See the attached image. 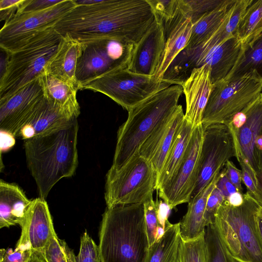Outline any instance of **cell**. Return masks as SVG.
I'll use <instances>...</instances> for the list:
<instances>
[{
  "label": "cell",
  "mask_w": 262,
  "mask_h": 262,
  "mask_svg": "<svg viewBox=\"0 0 262 262\" xmlns=\"http://www.w3.org/2000/svg\"><path fill=\"white\" fill-rule=\"evenodd\" d=\"M203 127L199 176L190 199L196 196L211 181L230 158L236 157L234 139L227 125L215 123Z\"/></svg>",
  "instance_id": "13"
},
{
  "label": "cell",
  "mask_w": 262,
  "mask_h": 262,
  "mask_svg": "<svg viewBox=\"0 0 262 262\" xmlns=\"http://www.w3.org/2000/svg\"><path fill=\"white\" fill-rule=\"evenodd\" d=\"M98 247L100 262H146L149 243L144 205L107 207Z\"/></svg>",
  "instance_id": "3"
},
{
  "label": "cell",
  "mask_w": 262,
  "mask_h": 262,
  "mask_svg": "<svg viewBox=\"0 0 262 262\" xmlns=\"http://www.w3.org/2000/svg\"><path fill=\"white\" fill-rule=\"evenodd\" d=\"M63 0H25L24 3L19 8L16 15L22 13L42 11L52 7L60 3Z\"/></svg>",
  "instance_id": "43"
},
{
  "label": "cell",
  "mask_w": 262,
  "mask_h": 262,
  "mask_svg": "<svg viewBox=\"0 0 262 262\" xmlns=\"http://www.w3.org/2000/svg\"><path fill=\"white\" fill-rule=\"evenodd\" d=\"M195 126L184 118L183 123L176 135L163 168L158 177V190L174 176L187 154Z\"/></svg>",
  "instance_id": "25"
},
{
  "label": "cell",
  "mask_w": 262,
  "mask_h": 262,
  "mask_svg": "<svg viewBox=\"0 0 262 262\" xmlns=\"http://www.w3.org/2000/svg\"><path fill=\"white\" fill-rule=\"evenodd\" d=\"M192 25L191 18L179 6V10L176 16L164 27L166 37L165 47L155 75L156 78L162 79L164 74L173 60L185 48L190 37Z\"/></svg>",
  "instance_id": "20"
},
{
  "label": "cell",
  "mask_w": 262,
  "mask_h": 262,
  "mask_svg": "<svg viewBox=\"0 0 262 262\" xmlns=\"http://www.w3.org/2000/svg\"><path fill=\"white\" fill-rule=\"evenodd\" d=\"M78 131L75 118L57 129L25 140L27 166L40 198L46 199L59 180L75 173L78 164Z\"/></svg>",
  "instance_id": "2"
},
{
  "label": "cell",
  "mask_w": 262,
  "mask_h": 262,
  "mask_svg": "<svg viewBox=\"0 0 262 262\" xmlns=\"http://www.w3.org/2000/svg\"><path fill=\"white\" fill-rule=\"evenodd\" d=\"M185 117L182 107L179 105L174 112L158 126L140 147L139 154L150 161L156 149L166 138L173 126Z\"/></svg>",
  "instance_id": "32"
},
{
  "label": "cell",
  "mask_w": 262,
  "mask_h": 262,
  "mask_svg": "<svg viewBox=\"0 0 262 262\" xmlns=\"http://www.w3.org/2000/svg\"><path fill=\"white\" fill-rule=\"evenodd\" d=\"M165 43L163 25L155 19L140 40L135 45L128 70L140 75L155 76L161 61Z\"/></svg>",
  "instance_id": "17"
},
{
  "label": "cell",
  "mask_w": 262,
  "mask_h": 262,
  "mask_svg": "<svg viewBox=\"0 0 262 262\" xmlns=\"http://www.w3.org/2000/svg\"><path fill=\"white\" fill-rule=\"evenodd\" d=\"M224 200L223 195L215 186L207 201L204 215L206 226L215 223L218 210Z\"/></svg>",
  "instance_id": "41"
},
{
  "label": "cell",
  "mask_w": 262,
  "mask_h": 262,
  "mask_svg": "<svg viewBox=\"0 0 262 262\" xmlns=\"http://www.w3.org/2000/svg\"><path fill=\"white\" fill-rule=\"evenodd\" d=\"M181 85L186 99L185 118L198 126L202 124L203 112L213 87L210 68L204 65L194 69Z\"/></svg>",
  "instance_id": "18"
},
{
  "label": "cell",
  "mask_w": 262,
  "mask_h": 262,
  "mask_svg": "<svg viewBox=\"0 0 262 262\" xmlns=\"http://www.w3.org/2000/svg\"><path fill=\"white\" fill-rule=\"evenodd\" d=\"M180 262H205L204 234L193 240L182 239Z\"/></svg>",
  "instance_id": "36"
},
{
  "label": "cell",
  "mask_w": 262,
  "mask_h": 262,
  "mask_svg": "<svg viewBox=\"0 0 262 262\" xmlns=\"http://www.w3.org/2000/svg\"><path fill=\"white\" fill-rule=\"evenodd\" d=\"M165 232V229L160 225L158 227L156 235V241L158 240L162 237Z\"/></svg>",
  "instance_id": "52"
},
{
  "label": "cell",
  "mask_w": 262,
  "mask_h": 262,
  "mask_svg": "<svg viewBox=\"0 0 262 262\" xmlns=\"http://www.w3.org/2000/svg\"><path fill=\"white\" fill-rule=\"evenodd\" d=\"M262 34V0L253 1L239 24L237 37L242 47L249 45Z\"/></svg>",
  "instance_id": "30"
},
{
  "label": "cell",
  "mask_w": 262,
  "mask_h": 262,
  "mask_svg": "<svg viewBox=\"0 0 262 262\" xmlns=\"http://www.w3.org/2000/svg\"><path fill=\"white\" fill-rule=\"evenodd\" d=\"M181 85L174 84L151 95L128 111L126 121L117 132L111 168L125 165L136 154L156 128L176 110L182 94Z\"/></svg>",
  "instance_id": "4"
},
{
  "label": "cell",
  "mask_w": 262,
  "mask_h": 262,
  "mask_svg": "<svg viewBox=\"0 0 262 262\" xmlns=\"http://www.w3.org/2000/svg\"><path fill=\"white\" fill-rule=\"evenodd\" d=\"M40 79L48 102L69 116L77 118L80 112L77 86L46 72Z\"/></svg>",
  "instance_id": "23"
},
{
  "label": "cell",
  "mask_w": 262,
  "mask_h": 262,
  "mask_svg": "<svg viewBox=\"0 0 262 262\" xmlns=\"http://www.w3.org/2000/svg\"><path fill=\"white\" fill-rule=\"evenodd\" d=\"M170 210L164 202V203H159L158 210L159 222L160 225L165 229L170 224L168 221V216Z\"/></svg>",
  "instance_id": "47"
},
{
  "label": "cell",
  "mask_w": 262,
  "mask_h": 262,
  "mask_svg": "<svg viewBox=\"0 0 262 262\" xmlns=\"http://www.w3.org/2000/svg\"><path fill=\"white\" fill-rule=\"evenodd\" d=\"M75 74L78 89L93 79L116 70L127 68L135 44L115 38L83 42Z\"/></svg>",
  "instance_id": "11"
},
{
  "label": "cell",
  "mask_w": 262,
  "mask_h": 262,
  "mask_svg": "<svg viewBox=\"0 0 262 262\" xmlns=\"http://www.w3.org/2000/svg\"><path fill=\"white\" fill-rule=\"evenodd\" d=\"M63 37L54 28L41 31L7 55L0 77V100L39 78L59 49Z\"/></svg>",
  "instance_id": "6"
},
{
  "label": "cell",
  "mask_w": 262,
  "mask_h": 262,
  "mask_svg": "<svg viewBox=\"0 0 262 262\" xmlns=\"http://www.w3.org/2000/svg\"><path fill=\"white\" fill-rule=\"evenodd\" d=\"M155 19L147 0H102L77 5L54 28L62 36L81 43L115 38L135 45Z\"/></svg>",
  "instance_id": "1"
},
{
  "label": "cell",
  "mask_w": 262,
  "mask_h": 262,
  "mask_svg": "<svg viewBox=\"0 0 262 262\" xmlns=\"http://www.w3.org/2000/svg\"><path fill=\"white\" fill-rule=\"evenodd\" d=\"M56 233L48 205L40 197L32 200L19 240L29 242L33 250L42 251Z\"/></svg>",
  "instance_id": "19"
},
{
  "label": "cell",
  "mask_w": 262,
  "mask_h": 262,
  "mask_svg": "<svg viewBox=\"0 0 262 262\" xmlns=\"http://www.w3.org/2000/svg\"><path fill=\"white\" fill-rule=\"evenodd\" d=\"M40 77L12 95L0 100V130L15 138L39 102L44 98Z\"/></svg>",
  "instance_id": "15"
},
{
  "label": "cell",
  "mask_w": 262,
  "mask_h": 262,
  "mask_svg": "<svg viewBox=\"0 0 262 262\" xmlns=\"http://www.w3.org/2000/svg\"><path fill=\"white\" fill-rule=\"evenodd\" d=\"M231 206L238 207L244 202V196L242 192L236 191L231 194L227 199L225 200Z\"/></svg>",
  "instance_id": "49"
},
{
  "label": "cell",
  "mask_w": 262,
  "mask_h": 262,
  "mask_svg": "<svg viewBox=\"0 0 262 262\" xmlns=\"http://www.w3.org/2000/svg\"><path fill=\"white\" fill-rule=\"evenodd\" d=\"M29 262H47V261L42 251L33 250Z\"/></svg>",
  "instance_id": "51"
},
{
  "label": "cell",
  "mask_w": 262,
  "mask_h": 262,
  "mask_svg": "<svg viewBox=\"0 0 262 262\" xmlns=\"http://www.w3.org/2000/svg\"><path fill=\"white\" fill-rule=\"evenodd\" d=\"M246 120L238 128H230L234 139L236 158H241L248 165L256 185L259 169L255 144L262 135V93L244 109Z\"/></svg>",
  "instance_id": "16"
},
{
  "label": "cell",
  "mask_w": 262,
  "mask_h": 262,
  "mask_svg": "<svg viewBox=\"0 0 262 262\" xmlns=\"http://www.w3.org/2000/svg\"><path fill=\"white\" fill-rule=\"evenodd\" d=\"M256 71L262 77V34L248 46L242 48L238 59L224 79H230Z\"/></svg>",
  "instance_id": "31"
},
{
  "label": "cell",
  "mask_w": 262,
  "mask_h": 262,
  "mask_svg": "<svg viewBox=\"0 0 262 262\" xmlns=\"http://www.w3.org/2000/svg\"><path fill=\"white\" fill-rule=\"evenodd\" d=\"M234 1L225 0L219 7L193 24L190 37L185 49L195 48L209 39L223 22Z\"/></svg>",
  "instance_id": "28"
},
{
  "label": "cell",
  "mask_w": 262,
  "mask_h": 262,
  "mask_svg": "<svg viewBox=\"0 0 262 262\" xmlns=\"http://www.w3.org/2000/svg\"><path fill=\"white\" fill-rule=\"evenodd\" d=\"M66 242L53 234L45 247L43 252L47 262H69L66 251Z\"/></svg>",
  "instance_id": "38"
},
{
  "label": "cell",
  "mask_w": 262,
  "mask_h": 262,
  "mask_svg": "<svg viewBox=\"0 0 262 262\" xmlns=\"http://www.w3.org/2000/svg\"><path fill=\"white\" fill-rule=\"evenodd\" d=\"M216 187L222 193L225 200L227 199L231 194L237 191L236 188L227 178L224 168L219 173Z\"/></svg>",
  "instance_id": "46"
},
{
  "label": "cell",
  "mask_w": 262,
  "mask_h": 262,
  "mask_svg": "<svg viewBox=\"0 0 262 262\" xmlns=\"http://www.w3.org/2000/svg\"><path fill=\"white\" fill-rule=\"evenodd\" d=\"M220 172L196 196L188 202L186 213L179 222L180 235L183 241L195 239L204 234L207 201L216 186Z\"/></svg>",
  "instance_id": "24"
},
{
  "label": "cell",
  "mask_w": 262,
  "mask_h": 262,
  "mask_svg": "<svg viewBox=\"0 0 262 262\" xmlns=\"http://www.w3.org/2000/svg\"><path fill=\"white\" fill-rule=\"evenodd\" d=\"M171 85L155 76L138 74L126 68L89 81L80 90L101 93L128 111L151 95Z\"/></svg>",
  "instance_id": "10"
},
{
  "label": "cell",
  "mask_w": 262,
  "mask_h": 262,
  "mask_svg": "<svg viewBox=\"0 0 262 262\" xmlns=\"http://www.w3.org/2000/svg\"><path fill=\"white\" fill-rule=\"evenodd\" d=\"M74 0H63L47 9L22 13L5 23L0 31V47L10 53L36 34L54 28L70 11L76 6Z\"/></svg>",
  "instance_id": "12"
},
{
  "label": "cell",
  "mask_w": 262,
  "mask_h": 262,
  "mask_svg": "<svg viewBox=\"0 0 262 262\" xmlns=\"http://www.w3.org/2000/svg\"><path fill=\"white\" fill-rule=\"evenodd\" d=\"M180 223L170 224L163 236L149 246L146 262H180Z\"/></svg>",
  "instance_id": "27"
},
{
  "label": "cell",
  "mask_w": 262,
  "mask_h": 262,
  "mask_svg": "<svg viewBox=\"0 0 262 262\" xmlns=\"http://www.w3.org/2000/svg\"><path fill=\"white\" fill-rule=\"evenodd\" d=\"M204 238L205 262H238L228 250L215 223L205 227Z\"/></svg>",
  "instance_id": "33"
},
{
  "label": "cell",
  "mask_w": 262,
  "mask_h": 262,
  "mask_svg": "<svg viewBox=\"0 0 262 262\" xmlns=\"http://www.w3.org/2000/svg\"><path fill=\"white\" fill-rule=\"evenodd\" d=\"M50 104L46 98L39 102L17 138L27 140L46 134L69 124L74 119Z\"/></svg>",
  "instance_id": "21"
},
{
  "label": "cell",
  "mask_w": 262,
  "mask_h": 262,
  "mask_svg": "<svg viewBox=\"0 0 262 262\" xmlns=\"http://www.w3.org/2000/svg\"><path fill=\"white\" fill-rule=\"evenodd\" d=\"M242 48L236 35L209 48L200 45L191 49H184L173 60L163 78L171 84L181 85L194 69L207 65L214 84L224 80L232 70Z\"/></svg>",
  "instance_id": "8"
},
{
  "label": "cell",
  "mask_w": 262,
  "mask_h": 262,
  "mask_svg": "<svg viewBox=\"0 0 262 262\" xmlns=\"http://www.w3.org/2000/svg\"><path fill=\"white\" fill-rule=\"evenodd\" d=\"M150 6L155 20L161 22L163 27L169 24L179 10V0H147Z\"/></svg>",
  "instance_id": "37"
},
{
  "label": "cell",
  "mask_w": 262,
  "mask_h": 262,
  "mask_svg": "<svg viewBox=\"0 0 262 262\" xmlns=\"http://www.w3.org/2000/svg\"><path fill=\"white\" fill-rule=\"evenodd\" d=\"M225 170L227 178L230 182L234 186L237 191L242 192V172L238 169L234 163L229 160L225 165Z\"/></svg>",
  "instance_id": "45"
},
{
  "label": "cell",
  "mask_w": 262,
  "mask_h": 262,
  "mask_svg": "<svg viewBox=\"0 0 262 262\" xmlns=\"http://www.w3.org/2000/svg\"><path fill=\"white\" fill-rule=\"evenodd\" d=\"M15 137L4 131H1V150L6 151L12 148L15 143Z\"/></svg>",
  "instance_id": "48"
},
{
  "label": "cell",
  "mask_w": 262,
  "mask_h": 262,
  "mask_svg": "<svg viewBox=\"0 0 262 262\" xmlns=\"http://www.w3.org/2000/svg\"><path fill=\"white\" fill-rule=\"evenodd\" d=\"M32 203L17 185L0 182V228L16 225L21 228L26 222Z\"/></svg>",
  "instance_id": "22"
},
{
  "label": "cell",
  "mask_w": 262,
  "mask_h": 262,
  "mask_svg": "<svg viewBox=\"0 0 262 262\" xmlns=\"http://www.w3.org/2000/svg\"><path fill=\"white\" fill-rule=\"evenodd\" d=\"M261 93L262 77L256 71L213 84L203 112L202 125L228 124Z\"/></svg>",
  "instance_id": "9"
},
{
  "label": "cell",
  "mask_w": 262,
  "mask_h": 262,
  "mask_svg": "<svg viewBox=\"0 0 262 262\" xmlns=\"http://www.w3.org/2000/svg\"><path fill=\"white\" fill-rule=\"evenodd\" d=\"M239 206L233 207L224 200L215 224L232 256L238 262H262V239L258 216L262 208L248 192Z\"/></svg>",
  "instance_id": "5"
},
{
  "label": "cell",
  "mask_w": 262,
  "mask_h": 262,
  "mask_svg": "<svg viewBox=\"0 0 262 262\" xmlns=\"http://www.w3.org/2000/svg\"><path fill=\"white\" fill-rule=\"evenodd\" d=\"M63 37L62 42L56 54L48 63L46 72L73 83L78 88L75 74L82 44L68 36Z\"/></svg>",
  "instance_id": "26"
},
{
  "label": "cell",
  "mask_w": 262,
  "mask_h": 262,
  "mask_svg": "<svg viewBox=\"0 0 262 262\" xmlns=\"http://www.w3.org/2000/svg\"><path fill=\"white\" fill-rule=\"evenodd\" d=\"M242 172V181L246 185L247 191L258 202L262 208V201L248 165L241 158H237Z\"/></svg>",
  "instance_id": "42"
},
{
  "label": "cell",
  "mask_w": 262,
  "mask_h": 262,
  "mask_svg": "<svg viewBox=\"0 0 262 262\" xmlns=\"http://www.w3.org/2000/svg\"><path fill=\"white\" fill-rule=\"evenodd\" d=\"M259 171L256 177V187L262 201V151L258 155Z\"/></svg>",
  "instance_id": "50"
},
{
  "label": "cell",
  "mask_w": 262,
  "mask_h": 262,
  "mask_svg": "<svg viewBox=\"0 0 262 262\" xmlns=\"http://www.w3.org/2000/svg\"><path fill=\"white\" fill-rule=\"evenodd\" d=\"M258 225L259 233L262 239V208L261 209L258 216Z\"/></svg>",
  "instance_id": "53"
},
{
  "label": "cell",
  "mask_w": 262,
  "mask_h": 262,
  "mask_svg": "<svg viewBox=\"0 0 262 262\" xmlns=\"http://www.w3.org/2000/svg\"><path fill=\"white\" fill-rule=\"evenodd\" d=\"M33 249L29 242L18 241L14 250L1 249L0 262H29Z\"/></svg>",
  "instance_id": "39"
},
{
  "label": "cell",
  "mask_w": 262,
  "mask_h": 262,
  "mask_svg": "<svg viewBox=\"0 0 262 262\" xmlns=\"http://www.w3.org/2000/svg\"><path fill=\"white\" fill-rule=\"evenodd\" d=\"M25 0H1L0 19L5 23L12 19L18 13Z\"/></svg>",
  "instance_id": "44"
},
{
  "label": "cell",
  "mask_w": 262,
  "mask_h": 262,
  "mask_svg": "<svg viewBox=\"0 0 262 262\" xmlns=\"http://www.w3.org/2000/svg\"><path fill=\"white\" fill-rule=\"evenodd\" d=\"M66 251L69 262H100L98 247L86 230L80 238L78 255H75L67 244L66 245Z\"/></svg>",
  "instance_id": "34"
},
{
  "label": "cell",
  "mask_w": 262,
  "mask_h": 262,
  "mask_svg": "<svg viewBox=\"0 0 262 262\" xmlns=\"http://www.w3.org/2000/svg\"><path fill=\"white\" fill-rule=\"evenodd\" d=\"M159 203L152 199L143 204L149 246L156 241L157 229L160 225L158 215Z\"/></svg>",
  "instance_id": "40"
},
{
  "label": "cell",
  "mask_w": 262,
  "mask_h": 262,
  "mask_svg": "<svg viewBox=\"0 0 262 262\" xmlns=\"http://www.w3.org/2000/svg\"><path fill=\"white\" fill-rule=\"evenodd\" d=\"M158 174L151 162L136 154L118 169L106 174L105 200L107 207L144 204L153 199Z\"/></svg>",
  "instance_id": "7"
},
{
  "label": "cell",
  "mask_w": 262,
  "mask_h": 262,
  "mask_svg": "<svg viewBox=\"0 0 262 262\" xmlns=\"http://www.w3.org/2000/svg\"><path fill=\"white\" fill-rule=\"evenodd\" d=\"M253 0H235L223 22L204 43L207 48L217 45L236 35L241 18Z\"/></svg>",
  "instance_id": "29"
},
{
  "label": "cell",
  "mask_w": 262,
  "mask_h": 262,
  "mask_svg": "<svg viewBox=\"0 0 262 262\" xmlns=\"http://www.w3.org/2000/svg\"><path fill=\"white\" fill-rule=\"evenodd\" d=\"M225 0H179L181 10L191 18L192 24L213 11Z\"/></svg>",
  "instance_id": "35"
},
{
  "label": "cell",
  "mask_w": 262,
  "mask_h": 262,
  "mask_svg": "<svg viewBox=\"0 0 262 262\" xmlns=\"http://www.w3.org/2000/svg\"><path fill=\"white\" fill-rule=\"evenodd\" d=\"M203 139L202 124L193 132L187 154L174 176L158 190L159 197L172 209L188 203L195 188Z\"/></svg>",
  "instance_id": "14"
}]
</instances>
